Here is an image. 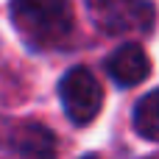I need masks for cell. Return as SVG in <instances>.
Segmentation results:
<instances>
[{
	"label": "cell",
	"mask_w": 159,
	"mask_h": 159,
	"mask_svg": "<svg viewBox=\"0 0 159 159\" xmlns=\"http://www.w3.org/2000/svg\"><path fill=\"white\" fill-rule=\"evenodd\" d=\"M11 22L31 50H53L70 39L75 11L70 0H11Z\"/></svg>",
	"instance_id": "obj_1"
},
{
	"label": "cell",
	"mask_w": 159,
	"mask_h": 159,
	"mask_svg": "<svg viewBox=\"0 0 159 159\" xmlns=\"http://www.w3.org/2000/svg\"><path fill=\"white\" fill-rule=\"evenodd\" d=\"M92 22L112 36L120 34H151L157 8L154 0H87Z\"/></svg>",
	"instance_id": "obj_2"
},
{
	"label": "cell",
	"mask_w": 159,
	"mask_h": 159,
	"mask_svg": "<svg viewBox=\"0 0 159 159\" xmlns=\"http://www.w3.org/2000/svg\"><path fill=\"white\" fill-rule=\"evenodd\" d=\"M59 92H61V106L75 126L92 123L103 106V87L87 67H73L61 78Z\"/></svg>",
	"instance_id": "obj_3"
},
{
	"label": "cell",
	"mask_w": 159,
	"mask_h": 159,
	"mask_svg": "<svg viewBox=\"0 0 159 159\" xmlns=\"http://www.w3.org/2000/svg\"><path fill=\"white\" fill-rule=\"evenodd\" d=\"M106 70H109V75H112L120 87H137L140 81L148 78V73H151V59H148V53H145L140 45L129 42V45H120V48L106 59Z\"/></svg>",
	"instance_id": "obj_4"
},
{
	"label": "cell",
	"mask_w": 159,
	"mask_h": 159,
	"mask_svg": "<svg viewBox=\"0 0 159 159\" xmlns=\"http://www.w3.org/2000/svg\"><path fill=\"white\" fill-rule=\"evenodd\" d=\"M14 151L22 154L25 159H53L56 157V140L48 129L36 126V123H25L14 131L11 140Z\"/></svg>",
	"instance_id": "obj_5"
},
{
	"label": "cell",
	"mask_w": 159,
	"mask_h": 159,
	"mask_svg": "<svg viewBox=\"0 0 159 159\" xmlns=\"http://www.w3.org/2000/svg\"><path fill=\"white\" fill-rule=\"evenodd\" d=\"M134 131L143 140L159 143V89L148 92L137 106H134Z\"/></svg>",
	"instance_id": "obj_6"
},
{
	"label": "cell",
	"mask_w": 159,
	"mask_h": 159,
	"mask_svg": "<svg viewBox=\"0 0 159 159\" xmlns=\"http://www.w3.org/2000/svg\"><path fill=\"white\" fill-rule=\"evenodd\" d=\"M81 159H101V157H95V154H89V157H81Z\"/></svg>",
	"instance_id": "obj_7"
},
{
	"label": "cell",
	"mask_w": 159,
	"mask_h": 159,
	"mask_svg": "<svg viewBox=\"0 0 159 159\" xmlns=\"http://www.w3.org/2000/svg\"><path fill=\"white\" fill-rule=\"evenodd\" d=\"M148 159H159V154H157V157H148Z\"/></svg>",
	"instance_id": "obj_8"
}]
</instances>
